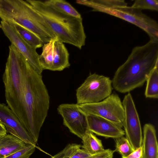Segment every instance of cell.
Returning a JSON list of instances; mask_svg holds the SVG:
<instances>
[{
  "mask_svg": "<svg viewBox=\"0 0 158 158\" xmlns=\"http://www.w3.org/2000/svg\"><path fill=\"white\" fill-rule=\"evenodd\" d=\"M2 75L8 107L37 143L47 115L50 97L41 74L36 71L14 45Z\"/></svg>",
  "mask_w": 158,
  "mask_h": 158,
  "instance_id": "1",
  "label": "cell"
},
{
  "mask_svg": "<svg viewBox=\"0 0 158 158\" xmlns=\"http://www.w3.org/2000/svg\"><path fill=\"white\" fill-rule=\"evenodd\" d=\"M158 66V40H150L132 50L126 61L115 72L112 81L114 89L125 93L141 86Z\"/></svg>",
  "mask_w": 158,
  "mask_h": 158,
  "instance_id": "2",
  "label": "cell"
},
{
  "mask_svg": "<svg viewBox=\"0 0 158 158\" xmlns=\"http://www.w3.org/2000/svg\"><path fill=\"white\" fill-rule=\"evenodd\" d=\"M26 1L41 15L51 31L61 41L80 49L85 45L86 35L82 18L62 14L47 5L44 1Z\"/></svg>",
  "mask_w": 158,
  "mask_h": 158,
  "instance_id": "3",
  "label": "cell"
},
{
  "mask_svg": "<svg viewBox=\"0 0 158 158\" xmlns=\"http://www.w3.org/2000/svg\"><path fill=\"white\" fill-rule=\"evenodd\" d=\"M0 18L31 31L44 44L56 37L41 15L26 0H0Z\"/></svg>",
  "mask_w": 158,
  "mask_h": 158,
  "instance_id": "4",
  "label": "cell"
},
{
  "mask_svg": "<svg viewBox=\"0 0 158 158\" xmlns=\"http://www.w3.org/2000/svg\"><path fill=\"white\" fill-rule=\"evenodd\" d=\"M112 84L109 77L90 73L76 90L77 104L94 103L102 101L111 94Z\"/></svg>",
  "mask_w": 158,
  "mask_h": 158,
  "instance_id": "5",
  "label": "cell"
},
{
  "mask_svg": "<svg viewBox=\"0 0 158 158\" xmlns=\"http://www.w3.org/2000/svg\"><path fill=\"white\" fill-rule=\"evenodd\" d=\"M87 114L104 118L120 127H123L125 118L123 107L117 94L113 93L100 102L78 104Z\"/></svg>",
  "mask_w": 158,
  "mask_h": 158,
  "instance_id": "6",
  "label": "cell"
},
{
  "mask_svg": "<svg viewBox=\"0 0 158 158\" xmlns=\"http://www.w3.org/2000/svg\"><path fill=\"white\" fill-rule=\"evenodd\" d=\"M92 11L106 13L132 23L146 32L150 40H158L157 22L143 13L141 10L126 6L114 9L97 8Z\"/></svg>",
  "mask_w": 158,
  "mask_h": 158,
  "instance_id": "7",
  "label": "cell"
},
{
  "mask_svg": "<svg viewBox=\"0 0 158 158\" xmlns=\"http://www.w3.org/2000/svg\"><path fill=\"white\" fill-rule=\"evenodd\" d=\"M122 103L125 113L123 127L126 138L135 151L142 144L143 137L139 116L130 93L124 96Z\"/></svg>",
  "mask_w": 158,
  "mask_h": 158,
  "instance_id": "8",
  "label": "cell"
},
{
  "mask_svg": "<svg viewBox=\"0 0 158 158\" xmlns=\"http://www.w3.org/2000/svg\"><path fill=\"white\" fill-rule=\"evenodd\" d=\"M57 110L61 116L63 124L70 131L82 139L89 131L87 114L77 104H62Z\"/></svg>",
  "mask_w": 158,
  "mask_h": 158,
  "instance_id": "9",
  "label": "cell"
},
{
  "mask_svg": "<svg viewBox=\"0 0 158 158\" xmlns=\"http://www.w3.org/2000/svg\"><path fill=\"white\" fill-rule=\"evenodd\" d=\"M1 28L5 35L19 52L27 60L34 69L41 74L43 71L39 64L36 49L26 42L18 33L13 24L7 21L1 20Z\"/></svg>",
  "mask_w": 158,
  "mask_h": 158,
  "instance_id": "10",
  "label": "cell"
},
{
  "mask_svg": "<svg viewBox=\"0 0 158 158\" xmlns=\"http://www.w3.org/2000/svg\"><path fill=\"white\" fill-rule=\"evenodd\" d=\"M0 123L5 126L8 133L27 144L35 146L36 143L13 111L4 103H0Z\"/></svg>",
  "mask_w": 158,
  "mask_h": 158,
  "instance_id": "11",
  "label": "cell"
},
{
  "mask_svg": "<svg viewBox=\"0 0 158 158\" xmlns=\"http://www.w3.org/2000/svg\"><path fill=\"white\" fill-rule=\"evenodd\" d=\"M87 118L89 131L98 135L116 139L125 134L122 128L104 118L87 114Z\"/></svg>",
  "mask_w": 158,
  "mask_h": 158,
  "instance_id": "12",
  "label": "cell"
},
{
  "mask_svg": "<svg viewBox=\"0 0 158 158\" xmlns=\"http://www.w3.org/2000/svg\"><path fill=\"white\" fill-rule=\"evenodd\" d=\"M143 158H158V144L154 126L145 124L143 128Z\"/></svg>",
  "mask_w": 158,
  "mask_h": 158,
  "instance_id": "13",
  "label": "cell"
},
{
  "mask_svg": "<svg viewBox=\"0 0 158 158\" xmlns=\"http://www.w3.org/2000/svg\"><path fill=\"white\" fill-rule=\"evenodd\" d=\"M54 60L52 71H61L70 66L69 53L64 44L57 37L53 39Z\"/></svg>",
  "mask_w": 158,
  "mask_h": 158,
  "instance_id": "14",
  "label": "cell"
},
{
  "mask_svg": "<svg viewBox=\"0 0 158 158\" xmlns=\"http://www.w3.org/2000/svg\"><path fill=\"white\" fill-rule=\"evenodd\" d=\"M27 145L11 134L0 137V158H4L23 148Z\"/></svg>",
  "mask_w": 158,
  "mask_h": 158,
  "instance_id": "15",
  "label": "cell"
},
{
  "mask_svg": "<svg viewBox=\"0 0 158 158\" xmlns=\"http://www.w3.org/2000/svg\"><path fill=\"white\" fill-rule=\"evenodd\" d=\"M82 149L88 153L94 155L104 150L102 141L88 131L82 139Z\"/></svg>",
  "mask_w": 158,
  "mask_h": 158,
  "instance_id": "16",
  "label": "cell"
},
{
  "mask_svg": "<svg viewBox=\"0 0 158 158\" xmlns=\"http://www.w3.org/2000/svg\"><path fill=\"white\" fill-rule=\"evenodd\" d=\"M76 2L94 9L99 8L114 9L127 6L124 0H77Z\"/></svg>",
  "mask_w": 158,
  "mask_h": 158,
  "instance_id": "17",
  "label": "cell"
},
{
  "mask_svg": "<svg viewBox=\"0 0 158 158\" xmlns=\"http://www.w3.org/2000/svg\"><path fill=\"white\" fill-rule=\"evenodd\" d=\"M53 39L44 44L42 53L39 55V62L43 70L52 71L54 60Z\"/></svg>",
  "mask_w": 158,
  "mask_h": 158,
  "instance_id": "18",
  "label": "cell"
},
{
  "mask_svg": "<svg viewBox=\"0 0 158 158\" xmlns=\"http://www.w3.org/2000/svg\"><path fill=\"white\" fill-rule=\"evenodd\" d=\"M45 3L62 14L77 18H81L80 14L69 2L63 0H48Z\"/></svg>",
  "mask_w": 158,
  "mask_h": 158,
  "instance_id": "19",
  "label": "cell"
},
{
  "mask_svg": "<svg viewBox=\"0 0 158 158\" xmlns=\"http://www.w3.org/2000/svg\"><path fill=\"white\" fill-rule=\"evenodd\" d=\"M12 23L18 33L30 46L36 49L43 47L44 43L36 34L19 24Z\"/></svg>",
  "mask_w": 158,
  "mask_h": 158,
  "instance_id": "20",
  "label": "cell"
},
{
  "mask_svg": "<svg viewBox=\"0 0 158 158\" xmlns=\"http://www.w3.org/2000/svg\"><path fill=\"white\" fill-rule=\"evenodd\" d=\"M145 92L146 98H158V66L153 70L147 81Z\"/></svg>",
  "mask_w": 158,
  "mask_h": 158,
  "instance_id": "21",
  "label": "cell"
},
{
  "mask_svg": "<svg viewBox=\"0 0 158 158\" xmlns=\"http://www.w3.org/2000/svg\"><path fill=\"white\" fill-rule=\"evenodd\" d=\"M114 152H118L122 156L125 157L134 150L126 137L122 136L115 139Z\"/></svg>",
  "mask_w": 158,
  "mask_h": 158,
  "instance_id": "22",
  "label": "cell"
},
{
  "mask_svg": "<svg viewBox=\"0 0 158 158\" xmlns=\"http://www.w3.org/2000/svg\"><path fill=\"white\" fill-rule=\"evenodd\" d=\"M141 10L144 9L158 11V0H136L131 6Z\"/></svg>",
  "mask_w": 158,
  "mask_h": 158,
  "instance_id": "23",
  "label": "cell"
},
{
  "mask_svg": "<svg viewBox=\"0 0 158 158\" xmlns=\"http://www.w3.org/2000/svg\"><path fill=\"white\" fill-rule=\"evenodd\" d=\"M36 146L27 145L23 148L4 158H30L35 151Z\"/></svg>",
  "mask_w": 158,
  "mask_h": 158,
  "instance_id": "24",
  "label": "cell"
},
{
  "mask_svg": "<svg viewBox=\"0 0 158 158\" xmlns=\"http://www.w3.org/2000/svg\"><path fill=\"white\" fill-rule=\"evenodd\" d=\"M81 146L76 144L75 146L68 158H90L94 155L90 154L84 149H81Z\"/></svg>",
  "mask_w": 158,
  "mask_h": 158,
  "instance_id": "25",
  "label": "cell"
},
{
  "mask_svg": "<svg viewBox=\"0 0 158 158\" xmlns=\"http://www.w3.org/2000/svg\"><path fill=\"white\" fill-rule=\"evenodd\" d=\"M76 144H69L62 151L50 158H68L74 149Z\"/></svg>",
  "mask_w": 158,
  "mask_h": 158,
  "instance_id": "26",
  "label": "cell"
},
{
  "mask_svg": "<svg viewBox=\"0 0 158 158\" xmlns=\"http://www.w3.org/2000/svg\"><path fill=\"white\" fill-rule=\"evenodd\" d=\"M114 150L108 149L96 154L90 158H113Z\"/></svg>",
  "mask_w": 158,
  "mask_h": 158,
  "instance_id": "27",
  "label": "cell"
},
{
  "mask_svg": "<svg viewBox=\"0 0 158 158\" xmlns=\"http://www.w3.org/2000/svg\"><path fill=\"white\" fill-rule=\"evenodd\" d=\"M121 158H143V146L134 151L128 156H122Z\"/></svg>",
  "mask_w": 158,
  "mask_h": 158,
  "instance_id": "28",
  "label": "cell"
},
{
  "mask_svg": "<svg viewBox=\"0 0 158 158\" xmlns=\"http://www.w3.org/2000/svg\"><path fill=\"white\" fill-rule=\"evenodd\" d=\"M7 131L5 126L0 123V137L6 134Z\"/></svg>",
  "mask_w": 158,
  "mask_h": 158,
  "instance_id": "29",
  "label": "cell"
},
{
  "mask_svg": "<svg viewBox=\"0 0 158 158\" xmlns=\"http://www.w3.org/2000/svg\"><path fill=\"white\" fill-rule=\"evenodd\" d=\"M2 27V26L1 24H0V28H1Z\"/></svg>",
  "mask_w": 158,
  "mask_h": 158,
  "instance_id": "30",
  "label": "cell"
}]
</instances>
